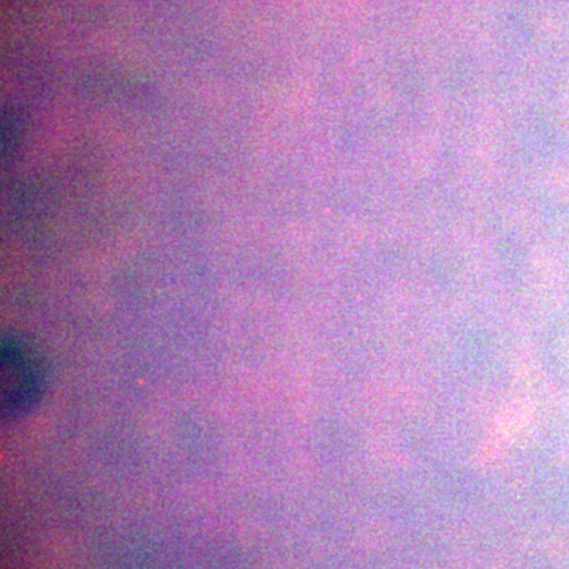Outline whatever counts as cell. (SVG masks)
I'll list each match as a JSON object with an SVG mask.
<instances>
[{
  "instance_id": "6da1fadb",
  "label": "cell",
  "mask_w": 569,
  "mask_h": 569,
  "mask_svg": "<svg viewBox=\"0 0 569 569\" xmlns=\"http://www.w3.org/2000/svg\"><path fill=\"white\" fill-rule=\"evenodd\" d=\"M44 388L43 370L29 348L17 340L2 343V410L20 417L39 402Z\"/></svg>"
}]
</instances>
